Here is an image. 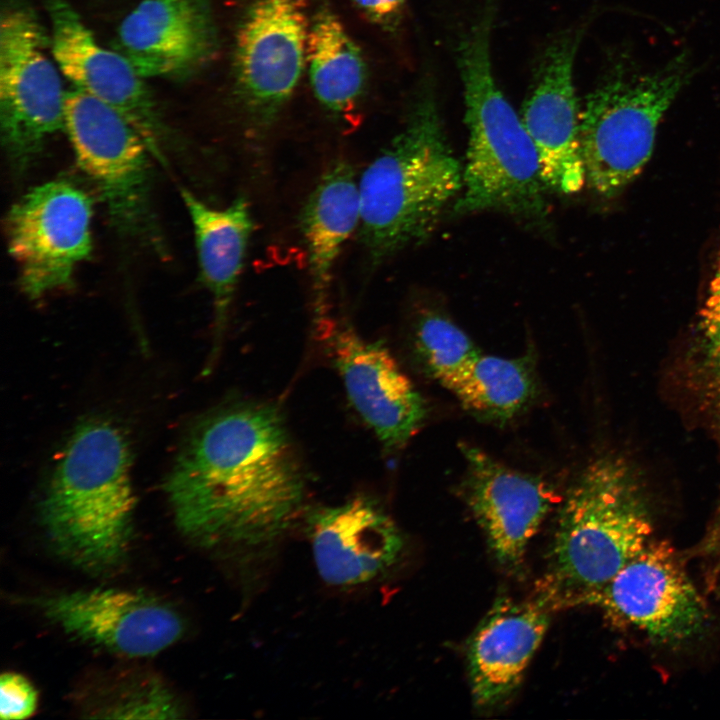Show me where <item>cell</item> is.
<instances>
[{
  "mask_svg": "<svg viewBox=\"0 0 720 720\" xmlns=\"http://www.w3.org/2000/svg\"><path fill=\"white\" fill-rule=\"evenodd\" d=\"M308 28L303 0H254L237 30L236 93L254 131L279 116L302 74Z\"/></svg>",
  "mask_w": 720,
  "mask_h": 720,
  "instance_id": "8fae6325",
  "label": "cell"
},
{
  "mask_svg": "<svg viewBox=\"0 0 720 720\" xmlns=\"http://www.w3.org/2000/svg\"><path fill=\"white\" fill-rule=\"evenodd\" d=\"M480 420L503 424L528 407L536 395L529 355L504 358L478 354L442 383Z\"/></svg>",
  "mask_w": 720,
  "mask_h": 720,
  "instance_id": "603a6c76",
  "label": "cell"
},
{
  "mask_svg": "<svg viewBox=\"0 0 720 720\" xmlns=\"http://www.w3.org/2000/svg\"><path fill=\"white\" fill-rule=\"evenodd\" d=\"M180 196L194 233L200 281L212 296L215 314V358L225 330L254 223L247 200L238 196L215 208L181 187Z\"/></svg>",
  "mask_w": 720,
  "mask_h": 720,
  "instance_id": "44dd1931",
  "label": "cell"
},
{
  "mask_svg": "<svg viewBox=\"0 0 720 720\" xmlns=\"http://www.w3.org/2000/svg\"><path fill=\"white\" fill-rule=\"evenodd\" d=\"M352 2L369 21L387 31H394L404 17L407 0H352Z\"/></svg>",
  "mask_w": 720,
  "mask_h": 720,
  "instance_id": "4316f807",
  "label": "cell"
},
{
  "mask_svg": "<svg viewBox=\"0 0 720 720\" xmlns=\"http://www.w3.org/2000/svg\"><path fill=\"white\" fill-rule=\"evenodd\" d=\"M92 215L89 195L66 179L37 185L10 207L8 252L29 299L72 287L77 267L93 250Z\"/></svg>",
  "mask_w": 720,
  "mask_h": 720,
  "instance_id": "9c48e42d",
  "label": "cell"
},
{
  "mask_svg": "<svg viewBox=\"0 0 720 720\" xmlns=\"http://www.w3.org/2000/svg\"><path fill=\"white\" fill-rule=\"evenodd\" d=\"M647 500L630 463L615 455L592 461L559 511L536 596L552 611L586 605L651 541Z\"/></svg>",
  "mask_w": 720,
  "mask_h": 720,
  "instance_id": "7a4b0ae2",
  "label": "cell"
},
{
  "mask_svg": "<svg viewBox=\"0 0 720 720\" xmlns=\"http://www.w3.org/2000/svg\"><path fill=\"white\" fill-rule=\"evenodd\" d=\"M306 60L318 102L339 117L353 112L365 91L366 63L361 50L328 6L317 11L308 30Z\"/></svg>",
  "mask_w": 720,
  "mask_h": 720,
  "instance_id": "7402d4cb",
  "label": "cell"
},
{
  "mask_svg": "<svg viewBox=\"0 0 720 720\" xmlns=\"http://www.w3.org/2000/svg\"><path fill=\"white\" fill-rule=\"evenodd\" d=\"M116 43L143 78L194 72L216 51L209 2L141 0L120 23Z\"/></svg>",
  "mask_w": 720,
  "mask_h": 720,
  "instance_id": "ac0fdd59",
  "label": "cell"
},
{
  "mask_svg": "<svg viewBox=\"0 0 720 720\" xmlns=\"http://www.w3.org/2000/svg\"><path fill=\"white\" fill-rule=\"evenodd\" d=\"M551 611L537 596L495 601L467 646L471 693L478 707H495L517 689L548 629Z\"/></svg>",
  "mask_w": 720,
  "mask_h": 720,
  "instance_id": "d6986e66",
  "label": "cell"
},
{
  "mask_svg": "<svg viewBox=\"0 0 720 720\" xmlns=\"http://www.w3.org/2000/svg\"><path fill=\"white\" fill-rule=\"evenodd\" d=\"M358 182L360 241L375 266L423 241L460 195L463 170L448 143L430 83L422 84L403 129Z\"/></svg>",
  "mask_w": 720,
  "mask_h": 720,
  "instance_id": "277c9868",
  "label": "cell"
},
{
  "mask_svg": "<svg viewBox=\"0 0 720 720\" xmlns=\"http://www.w3.org/2000/svg\"><path fill=\"white\" fill-rule=\"evenodd\" d=\"M174 520L206 548L260 550L288 532L304 473L278 408L243 401L202 417L165 481Z\"/></svg>",
  "mask_w": 720,
  "mask_h": 720,
  "instance_id": "6da1fadb",
  "label": "cell"
},
{
  "mask_svg": "<svg viewBox=\"0 0 720 720\" xmlns=\"http://www.w3.org/2000/svg\"><path fill=\"white\" fill-rule=\"evenodd\" d=\"M90 694L89 717L167 719L181 717V705L158 679L135 675L101 684Z\"/></svg>",
  "mask_w": 720,
  "mask_h": 720,
  "instance_id": "cb8c5ba5",
  "label": "cell"
},
{
  "mask_svg": "<svg viewBox=\"0 0 720 720\" xmlns=\"http://www.w3.org/2000/svg\"><path fill=\"white\" fill-rule=\"evenodd\" d=\"M583 31L564 32L545 49L521 120L538 157L547 188L578 192L586 181L580 142L579 103L573 64Z\"/></svg>",
  "mask_w": 720,
  "mask_h": 720,
  "instance_id": "9a60e30c",
  "label": "cell"
},
{
  "mask_svg": "<svg viewBox=\"0 0 720 720\" xmlns=\"http://www.w3.org/2000/svg\"><path fill=\"white\" fill-rule=\"evenodd\" d=\"M356 412L384 448L402 449L422 427L427 405L388 349L330 320L318 333Z\"/></svg>",
  "mask_w": 720,
  "mask_h": 720,
  "instance_id": "4fadbf2b",
  "label": "cell"
},
{
  "mask_svg": "<svg viewBox=\"0 0 720 720\" xmlns=\"http://www.w3.org/2000/svg\"><path fill=\"white\" fill-rule=\"evenodd\" d=\"M709 336L712 338L715 347L720 354V327Z\"/></svg>",
  "mask_w": 720,
  "mask_h": 720,
  "instance_id": "f1b7e54d",
  "label": "cell"
},
{
  "mask_svg": "<svg viewBox=\"0 0 720 720\" xmlns=\"http://www.w3.org/2000/svg\"><path fill=\"white\" fill-rule=\"evenodd\" d=\"M701 316L708 335H711L720 327V256L715 273L710 282Z\"/></svg>",
  "mask_w": 720,
  "mask_h": 720,
  "instance_id": "83f0119b",
  "label": "cell"
},
{
  "mask_svg": "<svg viewBox=\"0 0 720 720\" xmlns=\"http://www.w3.org/2000/svg\"><path fill=\"white\" fill-rule=\"evenodd\" d=\"M62 77L32 12L6 10L0 22V124L6 158L17 175L26 173L49 138L65 128Z\"/></svg>",
  "mask_w": 720,
  "mask_h": 720,
  "instance_id": "ba28073f",
  "label": "cell"
},
{
  "mask_svg": "<svg viewBox=\"0 0 720 720\" xmlns=\"http://www.w3.org/2000/svg\"><path fill=\"white\" fill-rule=\"evenodd\" d=\"M359 182L346 161L334 162L308 195L300 227L308 255L313 322L317 331L329 316L333 269L345 242L360 224Z\"/></svg>",
  "mask_w": 720,
  "mask_h": 720,
  "instance_id": "ffe728a7",
  "label": "cell"
},
{
  "mask_svg": "<svg viewBox=\"0 0 720 720\" xmlns=\"http://www.w3.org/2000/svg\"><path fill=\"white\" fill-rule=\"evenodd\" d=\"M586 605L599 607L615 626L676 644L701 633L706 604L665 540L650 541Z\"/></svg>",
  "mask_w": 720,
  "mask_h": 720,
  "instance_id": "30bf717a",
  "label": "cell"
},
{
  "mask_svg": "<svg viewBox=\"0 0 720 720\" xmlns=\"http://www.w3.org/2000/svg\"><path fill=\"white\" fill-rule=\"evenodd\" d=\"M37 707V692L17 673H3L0 678V716L16 720L30 717Z\"/></svg>",
  "mask_w": 720,
  "mask_h": 720,
  "instance_id": "484cf974",
  "label": "cell"
},
{
  "mask_svg": "<svg viewBox=\"0 0 720 720\" xmlns=\"http://www.w3.org/2000/svg\"><path fill=\"white\" fill-rule=\"evenodd\" d=\"M414 344L426 370L441 384L481 353L460 327L432 312L418 320Z\"/></svg>",
  "mask_w": 720,
  "mask_h": 720,
  "instance_id": "d4e9b609",
  "label": "cell"
},
{
  "mask_svg": "<svg viewBox=\"0 0 720 720\" xmlns=\"http://www.w3.org/2000/svg\"><path fill=\"white\" fill-rule=\"evenodd\" d=\"M307 528L316 569L335 586L364 584L385 575L405 545L400 528L367 496L313 510Z\"/></svg>",
  "mask_w": 720,
  "mask_h": 720,
  "instance_id": "e0dca14e",
  "label": "cell"
},
{
  "mask_svg": "<svg viewBox=\"0 0 720 720\" xmlns=\"http://www.w3.org/2000/svg\"><path fill=\"white\" fill-rule=\"evenodd\" d=\"M48 14L50 49L62 76L123 115L165 165L166 128L144 78L122 53L98 42L67 0H49Z\"/></svg>",
  "mask_w": 720,
  "mask_h": 720,
  "instance_id": "7c38bea8",
  "label": "cell"
},
{
  "mask_svg": "<svg viewBox=\"0 0 720 720\" xmlns=\"http://www.w3.org/2000/svg\"><path fill=\"white\" fill-rule=\"evenodd\" d=\"M125 433L103 419L78 425L68 439L41 502L42 523L58 554L104 571L124 559L135 495Z\"/></svg>",
  "mask_w": 720,
  "mask_h": 720,
  "instance_id": "5b68a950",
  "label": "cell"
},
{
  "mask_svg": "<svg viewBox=\"0 0 720 720\" xmlns=\"http://www.w3.org/2000/svg\"><path fill=\"white\" fill-rule=\"evenodd\" d=\"M64 130L114 229L165 256L152 204V155L140 133L113 107L76 88L66 93Z\"/></svg>",
  "mask_w": 720,
  "mask_h": 720,
  "instance_id": "52a82bcc",
  "label": "cell"
},
{
  "mask_svg": "<svg viewBox=\"0 0 720 720\" xmlns=\"http://www.w3.org/2000/svg\"><path fill=\"white\" fill-rule=\"evenodd\" d=\"M466 468L462 495L497 563L508 573L523 569L528 544L554 501L537 476L513 470L481 449L461 444Z\"/></svg>",
  "mask_w": 720,
  "mask_h": 720,
  "instance_id": "2e32d148",
  "label": "cell"
},
{
  "mask_svg": "<svg viewBox=\"0 0 720 720\" xmlns=\"http://www.w3.org/2000/svg\"><path fill=\"white\" fill-rule=\"evenodd\" d=\"M25 602L66 632L128 657L155 655L183 634V621L174 609L136 591L97 588Z\"/></svg>",
  "mask_w": 720,
  "mask_h": 720,
  "instance_id": "5bb4252c",
  "label": "cell"
},
{
  "mask_svg": "<svg viewBox=\"0 0 720 720\" xmlns=\"http://www.w3.org/2000/svg\"><path fill=\"white\" fill-rule=\"evenodd\" d=\"M695 74L687 53L653 70L624 50L614 54L580 114L586 181L617 195L649 160L663 115Z\"/></svg>",
  "mask_w": 720,
  "mask_h": 720,
  "instance_id": "8992f818",
  "label": "cell"
},
{
  "mask_svg": "<svg viewBox=\"0 0 720 720\" xmlns=\"http://www.w3.org/2000/svg\"><path fill=\"white\" fill-rule=\"evenodd\" d=\"M493 20V0H486L457 48L469 138L462 192L454 211H497L545 227L547 187L534 144L494 78L490 54Z\"/></svg>",
  "mask_w": 720,
  "mask_h": 720,
  "instance_id": "3957f363",
  "label": "cell"
}]
</instances>
